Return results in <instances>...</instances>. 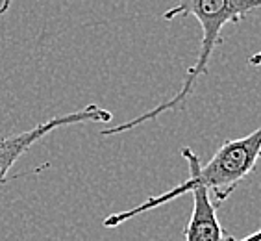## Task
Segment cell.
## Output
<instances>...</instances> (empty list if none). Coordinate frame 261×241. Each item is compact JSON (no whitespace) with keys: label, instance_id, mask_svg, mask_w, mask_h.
<instances>
[{"label":"cell","instance_id":"1","mask_svg":"<svg viewBox=\"0 0 261 241\" xmlns=\"http://www.w3.org/2000/svg\"><path fill=\"white\" fill-rule=\"evenodd\" d=\"M181 154L189 165V178L186 182H181L180 186H174L172 189L165 191L158 197H148L146 201L130 208V210L111 213L102 221V225L106 228H115V226L130 221L134 217L141 215V213H146L154 208L163 206L167 202L176 201L178 197L191 193L193 189H198V187L207 189L210 195L213 193V199H215L213 204H215V208H219L222 202L230 199L237 187L241 186V182L246 176L256 169V163L261 158V126L245 137L226 141L206 165H200L198 156L189 147H184Z\"/></svg>","mask_w":261,"mask_h":241},{"label":"cell","instance_id":"2","mask_svg":"<svg viewBox=\"0 0 261 241\" xmlns=\"http://www.w3.org/2000/svg\"><path fill=\"white\" fill-rule=\"evenodd\" d=\"M261 8V0H176V6L163 13L165 20L181 19L193 15L202 28L200 51L196 56L195 63L187 70L186 80L181 82L180 91L169 101H163L152 110L141 113L139 117L126 120L119 126H110L100 132V136H117L122 132L134 130L137 126L145 125L148 120L158 119L167 111L184 110L187 99L191 97L196 86V80L202 75H207V63L219 45H222V28L226 25H239L250 11Z\"/></svg>","mask_w":261,"mask_h":241},{"label":"cell","instance_id":"3","mask_svg":"<svg viewBox=\"0 0 261 241\" xmlns=\"http://www.w3.org/2000/svg\"><path fill=\"white\" fill-rule=\"evenodd\" d=\"M111 119H113L111 111L104 110V108L96 104H89L78 111H70V113H65V115L52 117V119L45 120V123L32 126L30 130L2 137L0 139V184H4L8 180L10 171L19 161L20 156L30 151L37 141H41L52 130L61 128V126L82 125V123H102V125H106Z\"/></svg>","mask_w":261,"mask_h":241},{"label":"cell","instance_id":"4","mask_svg":"<svg viewBox=\"0 0 261 241\" xmlns=\"http://www.w3.org/2000/svg\"><path fill=\"white\" fill-rule=\"evenodd\" d=\"M191 195L193 210L184 230L186 241H222L226 234L219 223L217 208L207 189L198 187L191 191Z\"/></svg>","mask_w":261,"mask_h":241},{"label":"cell","instance_id":"5","mask_svg":"<svg viewBox=\"0 0 261 241\" xmlns=\"http://www.w3.org/2000/svg\"><path fill=\"white\" fill-rule=\"evenodd\" d=\"M222 241H261V228L259 230H256V232H252V234H248L246 237H243V239H236L233 236H224V239Z\"/></svg>","mask_w":261,"mask_h":241},{"label":"cell","instance_id":"6","mask_svg":"<svg viewBox=\"0 0 261 241\" xmlns=\"http://www.w3.org/2000/svg\"><path fill=\"white\" fill-rule=\"evenodd\" d=\"M248 63H250L252 67H259L261 65V51L254 52V54L248 58Z\"/></svg>","mask_w":261,"mask_h":241}]
</instances>
